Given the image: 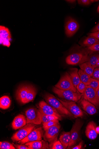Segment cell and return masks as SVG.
Listing matches in <instances>:
<instances>
[{
    "label": "cell",
    "mask_w": 99,
    "mask_h": 149,
    "mask_svg": "<svg viewBox=\"0 0 99 149\" xmlns=\"http://www.w3.org/2000/svg\"><path fill=\"white\" fill-rule=\"evenodd\" d=\"M99 58V55L96 54L89 57L88 62L93 66L96 68V64ZM87 61V62H88Z\"/></svg>",
    "instance_id": "cell-31"
},
{
    "label": "cell",
    "mask_w": 99,
    "mask_h": 149,
    "mask_svg": "<svg viewBox=\"0 0 99 149\" xmlns=\"http://www.w3.org/2000/svg\"><path fill=\"white\" fill-rule=\"evenodd\" d=\"M96 94L99 100V88L96 91Z\"/></svg>",
    "instance_id": "cell-41"
},
{
    "label": "cell",
    "mask_w": 99,
    "mask_h": 149,
    "mask_svg": "<svg viewBox=\"0 0 99 149\" xmlns=\"http://www.w3.org/2000/svg\"><path fill=\"white\" fill-rule=\"evenodd\" d=\"M87 51L86 52L88 54H91L94 52L99 51V44H94L91 46L87 47Z\"/></svg>",
    "instance_id": "cell-30"
},
{
    "label": "cell",
    "mask_w": 99,
    "mask_h": 149,
    "mask_svg": "<svg viewBox=\"0 0 99 149\" xmlns=\"http://www.w3.org/2000/svg\"><path fill=\"white\" fill-rule=\"evenodd\" d=\"M39 111L41 115L42 123H47L51 120H53L56 119H58L53 116L46 115L40 110Z\"/></svg>",
    "instance_id": "cell-27"
},
{
    "label": "cell",
    "mask_w": 99,
    "mask_h": 149,
    "mask_svg": "<svg viewBox=\"0 0 99 149\" xmlns=\"http://www.w3.org/2000/svg\"><path fill=\"white\" fill-rule=\"evenodd\" d=\"M25 145L29 147L30 149H50L49 145L48 142L44 140L28 142Z\"/></svg>",
    "instance_id": "cell-18"
},
{
    "label": "cell",
    "mask_w": 99,
    "mask_h": 149,
    "mask_svg": "<svg viewBox=\"0 0 99 149\" xmlns=\"http://www.w3.org/2000/svg\"><path fill=\"white\" fill-rule=\"evenodd\" d=\"M35 125L27 124L14 134L11 139L13 141H19L27 137L35 129Z\"/></svg>",
    "instance_id": "cell-5"
},
{
    "label": "cell",
    "mask_w": 99,
    "mask_h": 149,
    "mask_svg": "<svg viewBox=\"0 0 99 149\" xmlns=\"http://www.w3.org/2000/svg\"><path fill=\"white\" fill-rule=\"evenodd\" d=\"M89 86L96 92L99 88V81L94 79L92 78Z\"/></svg>",
    "instance_id": "cell-32"
},
{
    "label": "cell",
    "mask_w": 99,
    "mask_h": 149,
    "mask_svg": "<svg viewBox=\"0 0 99 149\" xmlns=\"http://www.w3.org/2000/svg\"><path fill=\"white\" fill-rule=\"evenodd\" d=\"M44 99L47 103L55 108L60 114L66 115L71 117L73 116L53 95L47 93L45 94Z\"/></svg>",
    "instance_id": "cell-1"
},
{
    "label": "cell",
    "mask_w": 99,
    "mask_h": 149,
    "mask_svg": "<svg viewBox=\"0 0 99 149\" xmlns=\"http://www.w3.org/2000/svg\"><path fill=\"white\" fill-rule=\"evenodd\" d=\"M99 31V23L91 31V33Z\"/></svg>",
    "instance_id": "cell-39"
},
{
    "label": "cell",
    "mask_w": 99,
    "mask_h": 149,
    "mask_svg": "<svg viewBox=\"0 0 99 149\" xmlns=\"http://www.w3.org/2000/svg\"><path fill=\"white\" fill-rule=\"evenodd\" d=\"M88 35L89 36L93 37L99 39V31L89 33Z\"/></svg>",
    "instance_id": "cell-37"
},
{
    "label": "cell",
    "mask_w": 99,
    "mask_h": 149,
    "mask_svg": "<svg viewBox=\"0 0 99 149\" xmlns=\"http://www.w3.org/2000/svg\"><path fill=\"white\" fill-rule=\"evenodd\" d=\"M53 91L60 98L68 101L76 102L79 100L82 97V94H80L77 90L76 92H75L70 90H62L54 87Z\"/></svg>",
    "instance_id": "cell-2"
},
{
    "label": "cell",
    "mask_w": 99,
    "mask_h": 149,
    "mask_svg": "<svg viewBox=\"0 0 99 149\" xmlns=\"http://www.w3.org/2000/svg\"><path fill=\"white\" fill-rule=\"evenodd\" d=\"M78 73L81 82L86 85L89 86L92 77L81 70H79Z\"/></svg>",
    "instance_id": "cell-23"
},
{
    "label": "cell",
    "mask_w": 99,
    "mask_h": 149,
    "mask_svg": "<svg viewBox=\"0 0 99 149\" xmlns=\"http://www.w3.org/2000/svg\"><path fill=\"white\" fill-rule=\"evenodd\" d=\"M96 131L98 134H99V126L96 127Z\"/></svg>",
    "instance_id": "cell-43"
},
{
    "label": "cell",
    "mask_w": 99,
    "mask_h": 149,
    "mask_svg": "<svg viewBox=\"0 0 99 149\" xmlns=\"http://www.w3.org/2000/svg\"><path fill=\"white\" fill-rule=\"evenodd\" d=\"M96 125L93 121H91L88 124L85 131L87 137L92 140L95 139L98 136L96 131Z\"/></svg>",
    "instance_id": "cell-19"
},
{
    "label": "cell",
    "mask_w": 99,
    "mask_h": 149,
    "mask_svg": "<svg viewBox=\"0 0 99 149\" xmlns=\"http://www.w3.org/2000/svg\"><path fill=\"white\" fill-rule=\"evenodd\" d=\"M68 74L73 85L76 88L81 81L78 73V69L76 68L71 69Z\"/></svg>",
    "instance_id": "cell-20"
},
{
    "label": "cell",
    "mask_w": 99,
    "mask_h": 149,
    "mask_svg": "<svg viewBox=\"0 0 99 149\" xmlns=\"http://www.w3.org/2000/svg\"><path fill=\"white\" fill-rule=\"evenodd\" d=\"M83 123L80 120L77 119L73 125L70 132L71 141L67 149L75 145L80 140V130L83 126Z\"/></svg>",
    "instance_id": "cell-3"
},
{
    "label": "cell",
    "mask_w": 99,
    "mask_h": 149,
    "mask_svg": "<svg viewBox=\"0 0 99 149\" xmlns=\"http://www.w3.org/2000/svg\"><path fill=\"white\" fill-rule=\"evenodd\" d=\"M43 136V130L41 127H39L33 130L27 137L19 141L18 143L24 144L28 142L40 141L42 140Z\"/></svg>",
    "instance_id": "cell-10"
},
{
    "label": "cell",
    "mask_w": 99,
    "mask_h": 149,
    "mask_svg": "<svg viewBox=\"0 0 99 149\" xmlns=\"http://www.w3.org/2000/svg\"><path fill=\"white\" fill-rule=\"evenodd\" d=\"M78 2L81 5H89L92 3L91 0H78Z\"/></svg>",
    "instance_id": "cell-35"
},
{
    "label": "cell",
    "mask_w": 99,
    "mask_h": 149,
    "mask_svg": "<svg viewBox=\"0 0 99 149\" xmlns=\"http://www.w3.org/2000/svg\"><path fill=\"white\" fill-rule=\"evenodd\" d=\"M25 114L27 124L32 123L35 125H39L42 123L41 113L39 109L30 108L26 111Z\"/></svg>",
    "instance_id": "cell-7"
},
{
    "label": "cell",
    "mask_w": 99,
    "mask_h": 149,
    "mask_svg": "<svg viewBox=\"0 0 99 149\" xmlns=\"http://www.w3.org/2000/svg\"><path fill=\"white\" fill-rule=\"evenodd\" d=\"M92 78L94 79L99 81V68H96L94 69Z\"/></svg>",
    "instance_id": "cell-34"
},
{
    "label": "cell",
    "mask_w": 99,
    "mask_h": 149,
    "mask_svg": "<svg viewBox=\"0 0 99 149\" xmlns=\"http://www.w3.org/2000/svg\"><path fill=\"white\" fill-rule=\"evenodd\" d=\"M96 44H99V39L93 37L88 36L84 40L81 45L88 47Z\"/></svg>",
    "instance_id": "cell-24"
},
{
    "label": "cell",
    "mask_w": 99,
    "mask_h": 149,
    "mask_svg": "<svg viewBox=\"0 0 99 149\" xmlns=\"http://www.w3.org/2000/svg\"><path fill=\"white\" fill-rule=\"evenodd\" d=\"M83 144V142H81L78 145L72 147L71 149H80L82 148Z\"/></svg>",
    "instance_id": "cell-38"
},
{
    "label": "cell",
    "mask_w": 99,
    "mask_h": 149,
    "mask_svg": "<svg viewBox=\"0 0 99 149\" xmlns=\"http://www.w3.org/2000/svg\"><path fill=\"white\" fill-rule=\"evenodd\" d=\"M0 149H15L16 148L11 143L7 141L0 142Z\"/></svg>",
    "instance_id": "cell-28"
},
{
    "label": "cell",
    "mask_w": 99,
    "mask_h": 149,
    "mask_svg": "<svg viewBox=\"0 0 99 149\" xmlns=\"http://www.w3.org/2000/svg\"><path fill=\"white\" fill-rule=\"evenodd\" d=\"M27 124V120L23 115L19 114L14 118L12 124L13 129L17 130L24 126Z\"/></svg>",
    "instance_id": "cell-17"
},
{
    "label": "cell",
    "mask_w": 99,
    "mask_h": 149,
    "mask_svg": "<svg viewBox=\"0 0 99 149\" xmlns=\"http://www.w3.org/2000/svg\"><path fill=\"white\" fill-rule=\"evenodd\" d=\"M59 119H56L55 120H51L48 122L43 123V127L45 131L49 127L55 125L59 124Z\"/></svg>",
    "instance_id": "cell-26"
},
{
    "label": "cell",
    "mask_w": 99,
    "mask_h": 149,
    "mask_svg": "<svg viewBox=\"0 0 99 149\" xmlns=\"http://www.w3.org/2000/svg\"><path fill=\"white\" fill-rule=\"evenodd\" d=\"M66 1L70 3H74L76 2V1L75 0H69V1Z\"/></svg>",
    "instance_id": "cell-40"
},
{
    "label": "cell",
    "mask_w": 99,
    "mask_h": 149,
    "mask_svg": "<svg viewBox=\"0 0 99 149\" xmlns=\"http://www.w3.org/2000/svg\"><path fill=\"white\" fill-rule=\"evenodd\" d=\"M13 145L17 149H30L29 147L25 145L13 144Z\"/></svg>",
    "instance_id": "cell-36"
},
{
    "label": "cell",
    "mask_w": 99,
    "mask_h": 149,
    "mask_svg": "<svg viewBox=\"0 0 99 149\" xmlns=\"http://www.w3.org/2000/svg\"><path fill=\"white\" fill-rule=\"evenodd\" d=\"M11 101L8 96H4L0 99V107L1 109L6 110L8 109L10 106Z\"/></svg>",
    "instance_id": "cell-25"
},
{
    "label": "cell",
    "mask_w": 99,
    "mask_h": 149,
    "mask_svg": "<svg viewBox=\"0 0 99 149\" xmlns=\"http://www.w3.org/2000/svg\"><path fill=\"white\" fill-rule=\"evenodd\" d=\"M80 105L83 109L91 115L97 113L96 106L89 101L83 99L80 102Z\"/></svg>",
    "instance_id": "cell-16"
},
{
    "label": "cell",
    "mask_w": 99,
    "mask_h": 149,
    "mask_svg": "<svg viewBox=\"0 0 99 149\" xmlns=\"http://www.w3.org/2000/svg\"><path fill=\"white\" fill-rule=\"evenodd\" d=\"M97 11L99 13V5Z\"/></svg>",
    "instance_id": "cell-44"
},
{
    "label": "cell",
    "mask_w": 99,
    "mask_h": 149,
    "mask_svg": "<svg viewBox=\"0 0 99 149\" xmlns=\"http://www.w3.org/2000/svg\"><path fill=\"white\" fill-rule=\"evenodd\" d=\"M60 141L63 145L64 149L66 148L71 141L70 132H63L60 135Z\"/></svg>",
    "instance_id": "cell-21"
},
{
    "label": "cell",
    "mask_w": 99,
    "mask_h": 149,
    "mask_svg": "<svg viewBox=\"0 0 99 149\" xmlns=\"http://www.w3.org/2000/svg\"><path fill=\"white\" fill-rule=\"evenodd\" d=\"M87 87V86L84 84L81 81L80 83L77 86L76 89L80 93H83L85 91Z\"/></svg>",
    "instance_id": "cell-33"
},
{
    "label": "cell",
    "mask_w": 99,
    "mask_h": 149,
    "mask_svg": "<svg viewBox=\"0 0 99 149\" xmlns=\"http://www.w3.org/2000/svg\"><path fill=\"white\" fill-rule=\"evenodd\" d=\"M79 28V24L76 21L71 17L67 19L65 25V31L68 37H71L73 36Z\"/></svg>",
    "instance_id": "cell-13"
},
{
    "label": "cell",
    "mask_w": 99,
    "mask_h": 149,
    "mask_svg": "<svg viewBox=\"0 0 99 149\" xmlns=\"http://www.w3.org/2000/svg\"><path fill=\"white\" fill-rule=\"evenodd\" d=\"M49 146L50 149H64L62 144L59 141H56L53 143L51 144Z\"/></svg>",
    "instance_id": "cell-29"
},
{
    "label": "cell",
    "mask_w": 99,
    "mask_h": 149,
    "mask_svg": "<svg viewBox=\"0 0 99 149\" xmlns=\"http://www.w3.org/2000/svg\"><path fill=\"white\" fill-rule=\"evenodd\" d=\"M57 99L73 115L75 118L82 117L83 116V112L80 107L76 104L75 102L63 100L59 98Z\"/></svg>",
    "instance_id": "cell-9"
},
{
    "label": "cell",
    "mask_w": 99,
    "mask_h": 149,
    "mask_svg": "<svg viewBox=\"0 0 99 149\" xmlns=\"http://www.w3.org/2000/svg\"><path fill=\"white\" fill-rule=\"evenodd\" d=\"M82 94L83 99L91 103L96 107H99V100L97 97L96 92L93 88L89 86H87L85 91Z\"/></svg>",
    "instance_id": "cell-12"
},
{
    "label": "cell",
    "mask_w": 99,
    "mask_h": 149,
    "mask_svg": "<svg viewBox=\"0 0 99 149\" xmlns=\"http://www.w3.org/2000/svg\"><path fill=\"white\" fill-rule=\"evenodd\" d=\"M55 87L64 90H70L76 92L77 89L74 86L68 73L66 72L61 77Z\"/></svg>",
    "instance_id": "cell-6"
},
{
    "label": "cell",
    "mask_w": 99,
    "mask_h": 149,
    "mask_svg": "<svg viewBox=\"0 0 99 149\" xmlns=\"http://www.w3.org/2000/svg\"><path fill=\"white\" fill-rule=\"evenodd\" d=\"M38 109L44 114L53 116L61 120L62 117L55 108L42 100L40 102L37 106Z\"/></svg>",
    "instance_id": "cell-8"
},
{
    "label": "cell",
    "mask_w": 99,
    "mask_h": 149,
    "mask_svg": "<svg viewBox=\"0 0 99 149\" xmlns=\"http://www.w3.org/2000/svg\"><path fill=\"white\" fill-rule=\"evenodd\" d=\"M79 66L80 70L92 77L93 71L95 68V67L92 66L88 61L79 65Z\"/></svg>",
    "instance_id": "cell-22"
},
{
    "label": "cell",
    "mask_w": 99,
    "mask_h": 149,
    "mask_svg": "<svg viewBox=\"0 0 99 149\" xmlns=\"http://www.w3.org/2000/svg\"><path fill=\"white\" fill-rule=\"evenodd\" d=\"M11 36L9 29L5 26H0V42L1 44L9 47L10 45Z\"/></svg>",
    "instance_id": "cell-15"
},
{
    "label": "cell",
    "mask_w": 99,
    "mask_h": 149,
    "mask_svg": "<svg viewBox=\"0 0 99 149\" xmlns=\"http://www.w3.org/2000/svg\"><path fill=\"white\" fill-rule=\"evenodd\" d=\"M96 68H99V58L98 59L96 64Z\"/></svg>",
    "instance_id": "cell-42"
},
{
    "label": "cell",
    "mask_w": 99,
    "mask_h": 149,
    "mask_svg": "<svg viewBox=\"0 0 99 149\" xmlns=\"http://www.w3.org/2000/svg\"><path fill=\"white\" fill-rule=\"evenodd\" d=\"M34 88L33 86H23L20 87L17 91V100L21 103L24 104L26 98Z\"/></svg>",
    "instance_id": "cell-14"
},
{
    "label": "cell",
    "mask_w": 99,
    "mask_h": 149,
    "mask_svg": "<svg viewBox=\"0 0 99 149\" xmlns=\"http://www.w3.org/2000/svg\"><path fill=\"white\" fill-rule=\"evenodd\" d=\"M89 57L86 52L85 53H74L69 55L66 58L67 64L70 65H79L88 61Z\"/></svg>",
    "instance_id": "cell-4"
},
{
    "label": "cell",
    "mask_w": 99,
    "mask_h": 149,
    "mask_svg": "<svg viewBox=\"0 0 99 149\" xmlns=\"http://www.w3.org/2000/svg\"><path fill=\"white\" fill-rule=\"evenodd\" d=\"M60 128V124L49 127L45 131L44 140L50 144L57 141Z\"/></svg>",
    "instance_id": "cell-11"
}]
</instances>
